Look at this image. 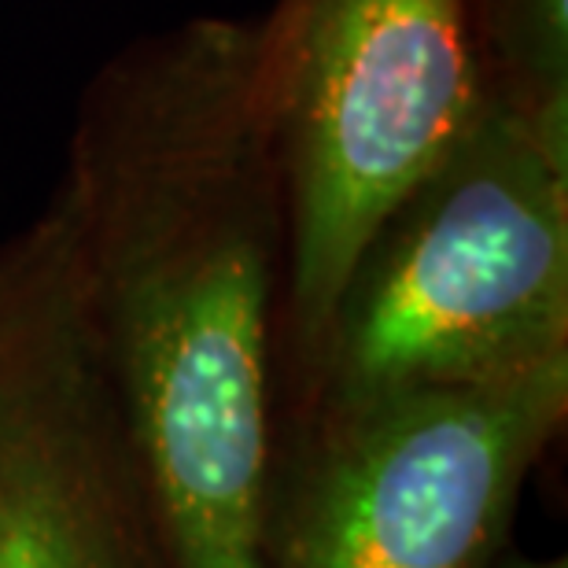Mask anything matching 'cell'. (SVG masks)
<instances>
[{
    "label": "cell",
    "mask_w": 568,
    "mask_h": 568,
    "mask_svg": "<svg viewBox=\"0 0 568 568\" xmlns=\"http://www.w3.org/2000/svg\"><path fill=\"white\" fill-rule=\"evenodd\" d=\"M55 203L166 568H270L288 203L252 19H189L111 55Z\"/></svg>",
    "instance_id": "1"
},
{
    "label": "cell",
    "mask_w": 568,
    "mask_h": 568,
    "mask_svg": "<svg viewBox=\"0 0 568 568\" xmlns=\"http://www.w3.org/2000/svg\"><path fill=\"white\" fill-rule=\"evenodd\" d=\"M568 355V148L480 100L384 214L292 369V414L480 384Z\"/></svg>",
    "instance_id": "2"
},
{
    "label": "cell",
    "mask_w": 568,
    "mask_h": 568,
    "mask_svg": "<svg viewBox=\"0 0 568 568\" xmlns=\"http://www.w3.org/2000/svg\"><path fill=\"white\" fill-rule=\"evenodd\" d=\"M255 89L288 203V377L403 192L484 100L473 0H274Z\"/></svg>",
    "instance_id": "3"
},
{
    "label": "cell",
    "mask_w": 568,
    "mask_h": 568,
    "mask_svg": "<svg viewBox=\"0 0 568 568\" xmlns=\"http://www.w3.org/2000/svg\"><path fill=\"white\" fill-rule=\"evenodd\" d=\"M568 414V355L284 422L270 568H487Z\"/></svg>",
    "instance_id": "4"
},
{
    "label": "cell",
    "mask_w": 568,
    "mask_h": 568,
    "mask_svg": "<svg viewBox=\"0 0 568 568\" xmlns=\"http://www.w3.org/2000/svg\"><path fill=\"white\" fill-rule=\"evenodd\" d=\"M0 568H166L55 196L0 244Z\"/></svg>",
    "instance_id": "5"
},
{
    "label": "cell",
    "mask_w": 568,
    "mask_h": 568,
    "mask_svg": "<svg viewBox=\"0 0 568 568\" xmlns=\"http://www.w3.org/2000/svg\"><path fill=\"white\" fill-rule=\"evenodd\" d=\"M480 85L568 148V0H473Z\"/></svg>",
    "instance_id": "6"
},
{
    "label": "cell",
    "mask_w": 568,
    "mask_h": 568,
    "mask_svg": "<svg viewBox=\"0 0 568 568\" xmlns=\"http://www.w3.org/2000/svg\"><path fill=\"white\" fill-rule=\"evenodd\" d=\"M487 568H565V561H509L506 554H498Z\"/></svg>",
    "instance_id": "7"
}]
</instances>
